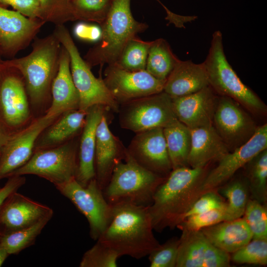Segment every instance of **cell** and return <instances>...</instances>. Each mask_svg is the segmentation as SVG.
I'll list each match as a JSON object with an SVG mask.
<instances>
[{"mask_svg": "<svg viewBox=\"0 0 267 267\" xmlns=\"http://www.w3.org/2000/svg\"><path fill=\"white\" fill-rule=\"evenodd\" d=\"M112 207L110 221L97 241L120 257L136 259L148 256L160 244L153 234L148 206L123 201Z\"/></svg>", "mask_w": 267, "mask_h": 267, "instance_id": "1", "label": "cell"}, {"mask_svg": "<svg viewBox=\"0 0 267 267\" xmlns=\"http://www.w3.org/2000/svg\"><path fill=\"white\" fill-rule=\"evenodd\" d=\"M206 167H180L172 170L166 177L148 206L154 230L172 229L182 222L184 214L200 197Z\"/></svg>", "mask_w": 267, "mask_h": 267, "instance_id": "2", "label": "cell"}, {"mask_svg": "<svg viewBox=\"0 0 267 267\" xmlns=\"http://www.w3.org/2000/svg\"><path fill=\"white\" fill-rule=\"evenodd\" d=\"M100 25L99 40L84 56L90 68L96 65L101 68L105 64H115L127 43L148 27L147 24L136 21L133 17L131 0H113L105 19Z\"/></svg>", "mask_w": 267, "mask_h": 267, "instance_id": "3", "label": "cell"}, {"mask_svg": "<svg viewBox=\"0 0 267 267\" xmlns=\"http://www.w3.org/2000/svg\"><path fill=\"white\" fill-rule=\"evenodd\" d=\"M61 49L60 43L53 34L35 41L28 55L2 61L1 66L17 70L21 74L31 100L39 103L46 96L57 73Z\"/></svg>", "mask_w": 267, "mask_h": 267, "instance_id": "4", "label": "cell"}, {"mask_svg": "<svg viewBox=\"0 0 267 267\" xmlns=\"http://www.w3.org/2000/svg\"><path fill=\"white\" fill-rule=\"evenodd\" d=\"M203 63L209 86L217 94L233 99L253 114L266 113L265 103L242 82L228 62L220 31L213 34L208 54Z\"/></svg>", "mask_w": 267, "mask_h": 267, "instance_id": "5", "label": "cell"}, {"mask_svg": "<svg viewBox=\"0 0 267 267\" xmlns=\"http://www.w3.org/2000/svg\"><path fill=\"white\" fill-rule=\"evenodd\" d=\"M166 177L140 165L126 149L123 158L116 164L103 193L111 204L126 201L148 206Z\"/></svg>", "mask_w": 267, "mask_h": 267, "instance_id": "6", "label": "cell"}, {"mask_svg": "<svg viewBox=\"0 0 267 267\" xmlns=\"http://www.w3.org/2000/svg\"><path fill=\"white\" fill-rule=\"evenodd\" d=\"M54 34L69 53L71 73L79 96V109L87 111L93 106L100 105L118 111L119 103L103 79L97 78L92 74L66 27L63 25H57Z\"/></svg>", "mask_w": 267, "mask_h": 267, "instance_id": "7", "label": "cell"}, {"mask_svg": "<svg viewBox=\"0 0 267 267\" xmlns=\"http://www.w3.org/2000/svg\"><path fill=\"white\" fill-rule=\"evenodd\" d=\"M120 111L121 127L136 133L164 128L178 119L172 98L164 91L123 103Z\"/></svg>", "mask_w": 267, "mask_h": 267, "instance_id": "8", "label": "cell"}, {"mask_svg": "<svg viewBox=\"0 0 267 267\" xmlns=\"http://www.w3.org/2000/svg\"><path fill=\"white\" fill-rule=\"evenodd\" d=\"M77 166L76 146L70 143H64L54 147L35 150L30 159L9 177L34 175L56 186L75 178Z\"/></svg>", "mask_w": 267, "mask_h": 267, "instance_id": "9", "label": "cell"}, {"mask_svg": "<svg viewBox=\"0 0 267 267\" xmlns=\"http://www.w3.org/2000/svg\"><path fill=\"white\" fill-rule=\"evenodd\" d=\"M86 217L89 234L97 240L104 231L111 217L112 204L106 199L95 178L82 186L75 178L55 186Z\"/></svg>", "mask_w": 267, "mask_h": 267, "instance_id": "10", "label": "cell"}, {"mask_svg": "<svg viewBox=\"0 0 267 267\" xmlns=\"http://www.w3.org/2000/svg\"><path fill=\"white\" fill-rule=\"evenodd\" d=\"M266 149L267 124L258 127L247 142L225 155L218 161V165L206 174L200 187V196L207 192L217 190L252 158Z\"/></svg>", "mask_w": 267, "mask_h": 267, "instance_id": "11", "label": "cell"}, {"mask_svg": "<svg viewBox=\"0 0 267 267\" xmlns=\"http://www.w3.org/2000/svg\"><path fill=\"white\" fill-rule=\"evenodd\" d=\"M213 126L230 152L247 142L258 127L233 99L218 97Z\"/></svg>", "mask_w": 267, "mask_h": 267, "instance_id": "12", "label": "cell"}, {"mask_svg": "<svg viewBox=\"0 0 267 267\" xmlns=\"http://www.w3.org/2000/svg\"><path fill=\"white\" fill-rule=\"evenodd\" d=\"M104 76L103 81L118 103L161 92L165 84L145 70L130 71L115 64L107 65Z\"/></svg>", "mask_w": 267, "mask_h": 267, "instance_id": "13", "label": "cell"}, {"mask_svg": "<svg viewBox=\"0 0 267 267\" xmlns=\"http://www.w3.org/2000/svg\"><path fill=\"white\" fill-rule=\"evenodd\" d=\"M57 118L45 114L24 130L10 135L1 151L0 180L9 177L30 159L38 137Z\"/></svg>", "mask_w": 267, "mask_h": 267, "instance_id": "14", "label": "cell"}, {"mask_svg": "<svg viewBox=\"0 0 267 267\" xmlns=\"http://www.w3.org/2000/svg\"><path fill=\"white\" fill-rule=\"evenodd\" d=\"M30 109L24 84L20 78L0 70V129L10 135V131L28 120Z\"/></svg>", "mask_w": 267, "mask_h": 267, "instance_id": "15", "label": "cell"}, {"mask_svg": "<svg viewBox=\"0 0 267 267\" xmlns=\"http://www.w3.org/2000/svg\"><path fill=\"white\" fill-rule=\"evenodd\" d=\"M176 267H227L229 254L215 246L201 230L182 229Z\"/></svg>", "mask_w": 267, "mask_h": 267, "instance_id": "16", "label": "cell"}, {"mask_svg": "<svg viewBox=\"0 0 267 267\" xmlns=\"http://www.w3.org/2000/svg\"><path fill=\"white\" fill-rule=\"evenodd\" d=\"M127 151L138 164L158 175L167 177L172 170L163 128L136 133Z\"/></svg>", "mask_w": 267, "mask_h": 267, "instance_id": "17", "label": "cell"}, {"mask_svg": "<svg viewBox=\"0 0 267 267\" xmlns=\"http://www.w3.org/2000/svg\"><path fill=\"white\" fill-rule=\"evenodd\" d=\"M49 207L19 193L10 194L0 206V233L4 234L52 217Z\"/></svg>", "mask_w": 267, "mask_h": 267, "instance_id": "18", "label": "cell"}, {"mask_svg": "<svg viewBox=\"0 0 267 267\" xmlns=\"http://www.w3.org/2000/svg\"><path fill=\"white\" fill-rule=\"evenodd\" d=\"M218 96L208 86L200 90L172 98L174 113L180 122L190 129L213 125Z\"/></svg>", "mask_w": 267, "mask_h": 267, "instance_id": "19", "label": "cell"}, {"mask_svg": "<svg viewBox=\"0 0 267 267\" xmlns=\"http://www.w3.org/2000/svg\"><path fill=\"white\" fill-rule=\"evenodd\" d=\"M44 23L0 6V51L14 54L28 44Z\"/></svg>", "mask_w": 267, "mask_h": 267, "instance_id": "20", "label": "cell"}, {"mask_svg": "<svg viewBox=\"0 0 267 267\" xmlns=\"http://www.w3.org/2000/svg\"><path fill=\"white\" fill-rule=\"evenodd\" d=\"M95 137V179L103 191L116 164L123 158L126 149L122 148L110 130L104 114L97 127Z\"/></svg>", "mask_w": 267, "mask_h": 267, "instance_id": "21", "label": "cell"}, {"mask_svg": "<svg viewBox=\"0 0 267 267\" xmlns=\"http://www.w3.org/2000/svg\"><path fill=\"white\" fill-rule=\"evenodd\" d=\"M51 88L52 100L47 115L58 117L66 112L79 109V96L71 73L70 56L63 46Z\"/></svg>", "mask_w": 267, "mask_h": 267, "instance_id": "22", "label": "cell"}, {"mask_svg": "<svg viewBox=\"0 0 267 267\" xmlns=\"http://www.w3.org/2000/svg\"><path fill=\"white\" fill-rule=\"evenodd\" d=\"M104 107L95 105L87 110L83 127L78 157L76 180L82 186H86L95 178V151L96 131L104 115Z\"/></svg>", "mask_w": 267, "mask_h": 267, "instance_id": "23", "label": "cell"}, {"mask_svg": "<svg viewBox=\"0 0 267 267\" xmlns=\"http://www.w3.org/2000/svg\"><path fill=\"white\" fill-rule=\"evenodd\" d=\"M209 86L203 63L178 60L166 80L163 91L172 98L195 92Z\"/></svg>", "mask_w": 267, "mask_h": 267, "instance_id": "24", "label": "cell"}, {"mask_svg": "<svg viewBox=\"0 0 267 267\" xmlns=\"http://www.w3.org/2000/svg\"><path fill=\"white\" fill-rule=\"evenodd\" d=\"M191 147L188 165L191 168L207 167L230 151L213 125L190 129Z\"/></svg>", "mask_w": 267, "mask_h": 267, "instance_id": "25", "label": "cell"}, {"mask_svg": "<svg viewBox=\"0 0 267 267\" xmlns=\"http://www.w3.org/2000/svg\"><path fill=\"white\" fill-rule=\"evenodd\" d=\"M200 230L215 246L229 254L253 239L251 231L242 217L222 221Z\"/></svg>", "mask_w": 267, "mask_h": 267, "instance_id": "26", "label": "cell"}, {"mask_svg": "<svg viewBox=\"0 0 267 267\" xmlns=\"http://www.w3.org/2000/svg\"><path fill=\"white\" fill-rule=\"evenodd\" d=\"M87 111L76 109L63 114L62 116L53 122L38 137L35 144V150L47 149L60 145L83 128Z\"/></svg>", "mask_w": 267, "mask_h": 267, "instance_id": "27", "label": "cell"}, {"mask_svg": "<svg viewBox=\"0 0 267 267\" xmlns=\"http://www.w3.org/2000/svg\"><path fill=\"white\" fill-rule=\"evenodd\" d=\"M172 170L189 167L188 160L191 147L190 129L178 119L163 128Z\"/></svg>", "mask_w": 267, "mask_h": 267, "instance_id": "28", "label": "cell"}, {"mask_svg": "<svg viewBox=\"0 0 267 267\" xmlns=\"http://www.w3.org/2000/svg\"><path fill=\"white\" fill-rule=\"evenodd\" d=\"M178 60L167 41L159 38L151 42L145 70L157 79L165 82Z\"/></svg>", "mask_w": 267, "mask_h": 267, "instance_id": "29", "label": "cell"}, {"mask_svg": "<svg viewBox=\"0 0 267 267\" xmlns=\"http://www.w3.org/2000/svg\"><path fill=\"white\" fill-rule=\"evenodd\" d=\"M243 168L251 198L266 204L267 199V149L255 155Z\"/></svg>", "mask_w": 267, "mask_h": 267, "instance_id": "30", "label": "cell"}, {"mask_svg": "<svg viewBox=\"0 0 267 267\" xmlns=\"http://www.w3.org/2000/svg\"><path fill=\"white\" fill-rule=\"evenodd\" d=\"M217 190L227 200L225 209L227 221L242 217L250 195L245 178L232 179Z\"/></svg>", "mask_w": 267, "mask_h": 267, "instance_id": "31", "label": "cell"}, {"mask_svg": "<svg viewBox=\"0 0 267 267\" xmlns=\"http://www.w3.org/2000/svg\"><path fill=\"white\" fill-rule=\"evenodd\" d=\"M51 218L46 217L30 226L8 232L3 235L0 243L9 255L17 254L34 244L37 237Z\"/></svg>", "mask_w": 267, "mask_h": 267, "instance_id": "32", "label": "cell"}, {"mask_svg": "<svg viewBox=\"0 0 267 267\" xmlns=\"http://www.w3.org/2000/svg\"><path fill=\"white\" fill-rule=\"evenodd\" d=\"M151 42L143 41L137 36L133 38L127 43L118 61L114 64L130 71L145 70Z\"/></svg>", "mask_w": 267, "mask_h": 267, "instance_id": "33", "label": "cell"}, {"mask_svg": "<svg viewBox=\"0 0 267 267\" xmlns=\"http://www.w3.org/2000/svg\"><path fill=\"white\" fill-rule=\"evenodd\" d=\"M42 8V20L63 25L70 21L76 20L74 0H40Z\"/></svg>", "mask_w": 267, "mask_h": 267, "instance_id": "34", "label": "cell"}, {"mask_svg": "<svg viewBox=\"0 0 267 267\" xmlns=\"http://www.w3.org/2000/svg\"><path fill=\"white\" fill-rule=\"evenodd\" d=\"M253 239L267 240V209L266 204L249 198L242 216Z\"/></svg>", "mask_w": 267, "mask_h": 267, "instance_id": "35", "label": "cell"}, {"mask_svg": "<svg viewBox=\"0 0 267 267\" xmlns=\"http://www.w3.org/2000/svg\"><path fill=\"white\" fill-rule=\"evenodd\" d=\"M113 0H74L77 20L95 22L101 25L105 19Z\"/></svg>", "mask_w": 267, "mask_h": 267, "instance_id": "36", "label": "cell"}, {"mask_svg": "<svg viewBox=\"0 0 267 267\" xmlns=\"http://www.w3.org/2000/svg\"><path fill=\"white\" fill-rule=\"evenodd\" d=\"M230 261L238 264L267 265V240L252 239L231 254Z\"/></svg>", "mask_w": 267, "mask_h": 267, "instance_id": "37", "label": "cell"}, {"mask_svg": "<svg viewBox=\"0 0 267 267\" xmlns=\"http://www.w3.org/2000/svg\"><path fill=\"white\" fill-rule=\"evenodd\" d=\"M83 255L80 267H116L120 256L114 250L98 241Z\"/></svg>", "mask_w": 267, "mask_h": 267, "instance_id": "38", "label": "cell"}, {"mask_svg": "<svg viewBox=\"0 0 267 267\" xmlns=\"http://www.w3.org/2000/svg\"><path fill=\"white\" fill-rule=\"evenodd\" d=\"M179 238L173 237L160 244L148 255L151 267H176Z\"/></svg>", "mask_w": 267, "mask_h": 267, "instance_id": "39", "label": "cell"}, {"mask_svg": "<svg viewBox=\"0 0 267 267\" xmlns=\"http://www.w3.org/2000/svg\"><path fill=\"white\" fill-rule=\"evenodd\" d=\"M224 208L216 209L189 216L185 219L177 227L181 230H200L202 229L227 221Z\"/></svg>", "mask_w": 267, "mask_h": 267, "instance_id": "40", "label": "cell"}, {"mask_svg": "<svg viewBox=\"0 0 267 267\" xmlns=\"http://www.w3.org/2000/svg\"><path fill=\"white\" fill-rule=\"evenodd\" d=\"M226 205L217 190L207 192L201 195L189 207L184 214L182 221L191 216L214 209L224 208Z\"/></svg>", "mask_w": 267, "mask_h": 267, "instance_id": "41", "label": "cell"}, {"mask_svg": "<svg viewBox=\"0 0 267 267\" xmlns=\"http://www.w3.org/2000/svg\"><path fill=\"white\" fill-rule=\"evenodd\" d=\"M7 4L25 16L42 20V8L40 0H9Z\"/></svg>", "mask_w": 267, "mask_h": 267, "instance_id": "42", "label": "cell"}, {"mask_svg": "<svg viewBox=\"0 0 267 267\" xmlns=\"http://www.w3.org/2000/svg\"><path fill=\"white\" fill-rule=\"evenodd\" d=\"M74 32L78 38L89 42L98 41L101 36L100 27L84 23L77 24L74 27Z\"/></svg>", "mask_w": 267, "mask_h": 267, "instance_id": "43", "label": "cell"}, {"mask_svg": "<svg viewBox=\"0 0 267 267\" xmlns=\"http://www.w3.org/2000/svg\"><path fill=\"white\" fill-rule=\"evenodd\" d=\"M7 178L8 179L4 185L0 187V206L10 194L18 191L26 182L25 178L23 176L13 175ZM2 236L0 233V240Z\"/></svg>", "mask_w": 267, "mask_h": 267, "instance_id": "44", "label": "cell"}, {"mask_svg": "<svg viewBox=\"0 0 267 267\" xmlns=\"http://www.w3.org/2000/svg\"><path fill=\"white\" fill-rule=\"evenodd\" d=\"M9 255L6 249L0 243V267L2 266Z\"/></svg>", "mask_w": 267, "mask_h": 267, "instance_id": "45", "label": "cell"}, {"mask_svg": "<svg viewBox=\"0 0 267 267\" xmlns=\"http://www.w3.org/2000/svg\"><path fill=\"white\" fill-rule=\"evenodd\" d=\"M10 135L5 133L0 129V156L2 148L6 142Z\"/></svg>", "mask_w": 267, "mask_h": 267, "instance_id": "46", "label": "cell"}, {"mask_svg": "<svg viewBox=\"0 0 267 267\" xmlns=\"http://www.w3.org/2000/svg\"><path fill=\"white\" fill-rule=\"evenodd\" d=\"M9 0H0V2L3 4H7Z\"/></svg>", "mask_w": 267, "mask_h": 267, "instance_id": "47", "label": "cell"}, {"mask_svg": "<svg viewBox=\"0 0 267 267\" xmlns=\"http://www.w3.org/2000/svg\"><path fill=\"white\" fill-rule=\"evenodd\" d=\"M1 62H2V61H0V70H1Z\"/></svg>", "mask_w": 267, "mask_h": 267, "instance_id": "48", "label": "cell"}, {"mask_svg": "<svg viewBox=\"0 0 267 267\" xmlns=\"http://www.w3.org/2000/svg\"></svg>", "mask_w": 267, "mask_h": 267, "instance_id": "49", "label": "cell"}, {"mask_svg": "<svg viewBox=\"0 0 267 267\" xmlns=\"http://www.w3.org/2000/svg\"></svg>", "mask_w": 267, "mask_h": 267, "instance_id": "50", "label": "cell"}]
</instances>
